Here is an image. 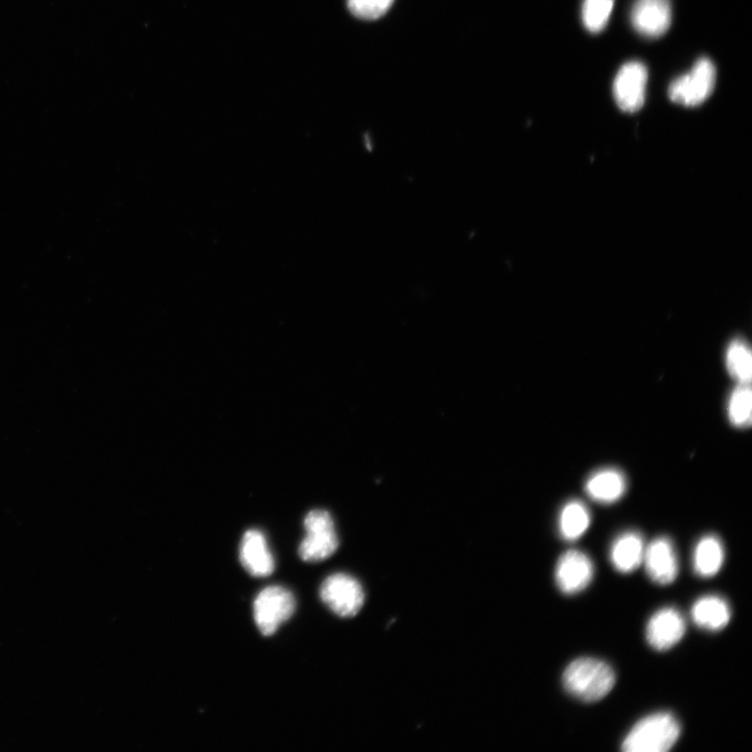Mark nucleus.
I'll return each mask as SVG.
<instances>
[{"mask_svg":"<svg viewBox=\"0 0 752 752\" xmlns=\"http://www.w3.org/2000/svg\"><path fill=\"white\" fill-rule=\"evenodd\" d=\"M562 683L573 697L583 702H597L614 689L616 673L597 658L581 657L564 670Z\"/></svg>","mask_w":752,"mask_h":752,"instance_id":"obj_1","label":"nucleus"},{"mask_svg":"<svg viewBox=\"0 0 752 752\" xmlns=\"http://www.w3.org/2000/svg\"><path fill=\"white\" fill-rule=\"evenodd\" d=\"M681 726L668 712L651 714L634 725L622 742L625 752H666L678 741Z\"/></svg>","mask_w":752,"mask_h":752,"instance_id":"obj_2","label":"nucleus"},{"mask_svg":"<svg viewBox=\"0 0 752 752\" xmlns=\"http://www.w3.org/2000/svg\"><path fill=\"white\" fill-rule=\"evenodd\" d=\"M717 70L709 58H700L691 72L673 81L669 87L672 102L695 107L707 101L714 91Z\"/></svg>","mask_w":752,"mask_h":752,"instance_id":"obj_3","label":"nucleus"},{"mask_svg":"<svg viewBox=\"0 0 752 752\" xmlns=\"http://www.w3.org/2000/svg\"><path fill=\"white\" fill-rule=\"evenodd\" d=\"M304 527L307 536L299 548L300 557L304 561L318 562L335 554L339 539L331 514L324 510H313L305 517Z\"/></svg>","mask_w":752,"mask_h":752,"instance_id":"obj_4","label":"nucleus"},{"mask_svg":"<svg viewBox=\"0 0 752 752\" xmlns=\"http://www.w3.org/2000/svg\"><path fill=\"white\" fill-rule=\"evenodd\" d=\"M295 609L296 600L290 591L285 587L270 586L254 601V621L264 636L270 637L294 615Z\"/></svg>","mask_w":752,"mask_h":752,"instance_id":"obj_5","label":"nucleus"},{"mask_svg":"<svg viewBox=\"0 0 752 752\" xmlns=\"http://www.w3.org/2000/svg\"><path fill=\"white\" fill-rule=\"evenodd\" d=\"M320 598L342 618L357 616L365 603V593L360 582L342 573L325 579L320 587Z\"/></svg>","mask_w":752,"mask_h":752,"instance_id":"obj_6","label":"nucleus"},{"mask_svg":"<svg viewBox=\"0 0 752 752\" xmlns=\"http://www.w3.org/2000/svg\"><path fill=\"white\" fill-rule=\"evenodd\" d=\"M647 82L648 70L643 63L633 61L622 66L614 82L619 108L628 113L639 111L645 103Z\"/></svg>","mask_w":752,"mask_h":752,"instance_id":"obj_7","label":"nucleus"},{"mask_svg":"<svg viewBox=\"0 0 752 752\" xmlns=\"http://www.w3.org/2000/svg\"><path fill=\"white\" fill-rule=\"evenodd\" d=\"M594 564L585 553L570 550L557 562L555 581L564 595H576L586 589L594 578Z\"/></svg>","mask_w":752,"mask_h":752,"instance_id":"obj_8","label":"nucleus"},{"mask_svg":"<svg viewBox=\"0 0 752 752\" xmlns=\"http://www.w3.org/2000/svg\"><path fill=\"white\" fill-rule=\"evenodd\" d=\"M686 630L683 615L673 607H665L650 618L646 627V639L654 650L667 651L683 640Z\"/></svg>","mask_w":752,"mask_h":752,"instance_id":"obj_9","label":"nucleus"},{"mask_svg":"<svg viewBox=\"0 0 752 752\" xmlns=\"http://www.w3.org/2000/svg\"><path fill=\"white\" fill-rule=\"evenodd\" d=\"M643 563L648 577L658 585L673 583L679 572L678 559L671 540L658 537L645 548Z\"/></svg>","mask_w":752,"mask_h":752,"instance_id":"obj_10","label":"nucleus"},{"mask_svg":"<svg viewBox=\"0 0 752 752\" xmlns=\"http://www.w3.org/2000/svg\"><path fill=\"white\" fill-rule=\"evenodd\" d=\"M670 0H637L631 12L634 29L649 38L666 34L671 25Z\"/></svg>","mask_w":752,"mask_h":752,"instance_id":"obj_11","label":"nucleus"},{"mask_svg":"<svg viewBox=\"0 0 752 752\" xmlns=\"http://www.w3.org/2000/svg\"><path fill=\"white\" fill-rule=\"evenodd\" d=\"M240 557L245 570L254 577H268L275 570L274 558L261 531L249 530L245 533Z\"/></svg>","mask_w":752,"mask_h":752,"instance_id":"obj_12","label":"nucleus"},{"mask_svg":"<svg viewBox=\"0 0 752 752\" xmlns=\"http://www.w3.org/2000/svg\"><path fill=\"white\" fill-rule=\"evenodd\" d=\"M584 488L592 500L601 504H613L624 497L627 480L620 469L607 467L587 478Z\"/></svg>","mask_w":752,"mask_h":752,"instance_id":"obj_13","label":"nucleus"},{"mask_svg":"<svg viewBox=\"0 0 752 752\" xmlns=\"http://www.w3.org/2000/svg\"><path fill=\"white\" fill-rule=\"evenodd\" d=\"M643 536L636 531L619 535L610 548V561L622 574H630L641 567L645 554Z\"/></svg>","mask_w":752,"mask_h":752,"instance_id":"obj_14","label":"nucleus"},{"mask_svg":"<svg viewBox=\"0 0 752 752\" xmlns=\"http://www.w3.org/2000/svg\"><path fill=\"white\" fill-rule=\"evenodd\" d=\"M732 610L722 597L711 595L698 599L692 607L694 623L704 630L720 631L730 623Z\"/></svg>","mask_w":752,"mask_h":752,"instance_id":"obj_15","label":"nucleus"},{"mask_svg":"<svg viewBox=\"0 0 752 752\" xmlns=\"http://www.w3.org/2000/svg\"><path fill=\"white\" fill-rule=\"evenodd\" d=\"M725 551L720 538L716 535H705L699 539L694 551V570L702 578L716 576L724 563Z\"/></svg>","mask_w":752,"mask_h":752,"instance_id":"obj_16","label":"nucleus"},{"mask_svg":"<svg viewBox=\"0 0 752 752\" xmlns=\"http://www.w3.org/2000/svg\"><path fill=\"white\" fill-rule=\"evenodd\" d=\"M591 522L592 516L589 508L580 501H570L561 508L559 513V534L567 542H575L589 530Z\"/></svg>","mask_w":752,"mask_h":752,"instance_id":"obj_17","label":"nucleus"},{"mask_svg":"<svg viewBox=\"0 0 752 752\" xmlns=\"http://www.w3.org/2000/svg\"><path fill=\"white\" fill-rule=\"evenodd\" d=\"M725 365L728 374L738 384H750L752 376L751 349L743 339H735L727 346Z\"/></svg>","mask_w":752,"mask_h":752,"instance_id":"obj_18","label":"nucleus"},{"mask_svg":"<svg viewBox=\"0 0 752 752\" xmlns=\"http://www.w3.org/2000/svg\"><path fill=\"white\" fill-rule=\"evenodd\" d=\"M728 420L736 428L745 429L751 425L752 392L750 384H737L728 397Z\"/></svg>","mask_w":752,"mask_h":752,"instance_id":"obj_19","label":"nucleus"},{"mask_svg":"<svg viewBox=\"0 0 752 752\" xmlns=\"http://www.w3.org/2000/svg\"><path fill=\"white\" fill-rule=\"evenodd\" d=\"M615 0H584L582 6L583 25L591 33H599L607 26Z\"/></svg>","mask_w":752,"mask_h":752,"instance_id":"obj_20","label":"nucleus"},{"mask_svg":"<svg viewBox=\"0 0 752 752\" xmlns=\"http://www.w3.org/2000/svg\"><path fill=\"white\" fill-rule=\"evenodd\" d=\"M393 3L394 0H347L349 11L366 20L382 17L392 7Z\"/></svg>","mask_w":752,"mask_h":752,"instance_id":"obj_21","label":"nucleus"}]
</instances>
